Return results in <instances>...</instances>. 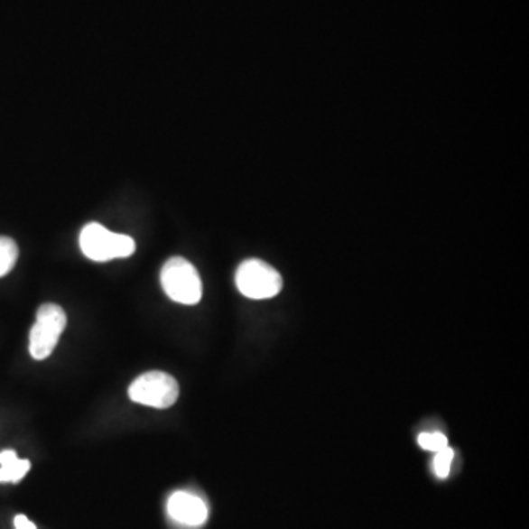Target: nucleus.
<instances>
[{
	"label": "nucleus",
	"mask_w": 529,
	"mask_h": 529,
	"mask_svg": "<svg viewBox=\"0 0 529 529\" xmlns=\"http://www.w3.org/2000/svg\"><path fill=\"white\" fill-rule=\"evenodd\" d=\"M161 284L166 296L175 303L191 306L202 299V280L198 269L184 257H171L163 264Z\"/></svg>",
	"instance_id": "1"
},
{
	"label": "nucleus",
	"mask_w": 529,
	"mask_h": 529,
	"mask_svg": "<svg viewBox=\"0 0 529 529\" xmlns=\"http://www.w3.org/2000/svg\"><path fill=\"white\" fill-rule=\"evenodd\" d=\"M79 247L91 261L107 262L135 255V241L130 236L114 233L97 222H91L81 229Z\"/></svg>",
	"instance_id": "2"
},
{
	"label": "nucleus",
	"mask_w": 529,
	"mask_h": 529,
	"mask_svg": "<svg viewBox=\"0 0 529 529\" xmlns=\"http://www.w3.org/2000/svg\"><path fill=\"white\" fill-rule=\"evenodd\" d=\"M67 322V313L60 304L44 303L40 306L36 322L30 331V355L32 359H48L60 343Z\"/></svg>",
	"instance_id": "3"
},
{
	"label": "nucleus",
	"mask_w": 529,
	"mask_h": 529,
	"mask_svg": "<svg viewBox=\"0 0 529 529\" xmlns=\"http://www.w3.org/2000/svg\"><path fill=\"white\" fill-rule=\"evenodd\" d=\"M236 285L243 296L264 301L277 296L283 289V278L277 269L261 259H247L238 266Z\"/></svg>",
	"instance_id": "4"
},
{
	"label": "nucleus",
	"mask_w": 529,
	"mask_h": 529,
	"mask_svg": "<svg viewBox=\"0 0 529 529\" xmlns=\"http://www.w3.org/2000/svg\"><path fill=\"white\" fill-rule=\"evenodd\" d=\"M128 395L135 404L154 409H168L180 395L177 379L168 372L151 371L142 374L128 388Z\"/></svg>",
	"instance_id": "5"
},
{
	"label": "nucleus",
	"mask_w": 529,
	"mask_h": 529,
	"mask_svg": "<svg viewBox=\"0 0 529 529\" xmlns=\"http://www.w3.org/2000/svg\"><path fill=\"white\" fill-rule=\"evenodd\" d=\"M166 510L172 521L190 528L202 526L208 521V515H209L203 498L187 491H177L172 494L166 505Z\"/></svg>",
	"instance_id": "6"
},
{
	"label": "nucleus",
	"mask_w": 529,
	"mask_h": 529,
	"mask_svg": "<svg viewBox=\"0 0 529 529\" xmlns=\"http://www.w3.org/2000/svg\"><path fill=\"white\" fill-rule=\"evenodd\" d=\"M30 468V460L18 458L15 450L0 453V482H20L28 474Z\"/></svg>",
	"instance_id": "7"
},
{
	"label": "nucleus",
	"mask_w": 529,
	"mask_h": 529,
	"mask_svg": "<svg viewBox=\"0 0 529 529\" xmlns=\"http://www.w3.org/2000/svg\"><path fill=\"white\" fill-rule=\"evenodd\" d=\"M18 246L11 237H0V278L8 275L18 261Z\"/></svg>",
	"instance_id": "8"
},
{
	"label": "nucleus",
	"mask_w": 529,
	"mask_h": 529,
	"mask_svg": "<svg viewBox=\"0 0 529 529\" xmlns=\"http://www.w3.org/2000/svg\"><path fill=\"white\" fill-rule=\"evenodd\" d=\"M454 460V450L451 447H444L442 450L435 453L434 462H432V468H434V474L439 478L444 479L449 477L451 469V463Z\"/></svg>",
	"instance_id": "9"
},
{
	"label": "nucleus",
	"mask_w": 529,
	"mask_h": 529,
	"mask_svg": "<svg viewBox=\"0 0 529 529\" xmlns=\"http://www.w3.org/2000/svg\"><path fill=\"white\" fill-rule=\"evenodd\" d=\"M418 442L423 450L434 451V453L449 446V440L442 432H422L418 437Z\"/></svg>",
	"instance_id": "10"
},
{
	"label": "nucleus",
	"mask_w": 529,
	"mask_h": 529,
	"mask_svg": "<svg viewBox=\"0 0 529 529\" xmlns=\"http://www.w3.org/2000/svg\"><path fill=\"white\" fill-rule=\"evenodd\" d=\"M14 525H15V529H37V526L27 516H24V515L15 516Z\"/></svg>",
	"instance_id": "11"
}]
</instances>
